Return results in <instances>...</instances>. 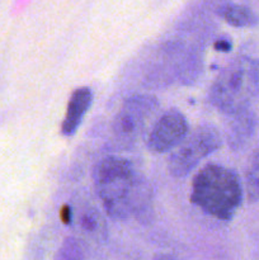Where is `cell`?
Listing matches in <instances>:
<instances>
[{"label": "cell", "instance_id": "7c38bea8", "mask_svg": "<svg viewBox=\"0 0 259 260\" xmlns=\"http://www.w3.org/2000/svg\"><path fill=\"white\" fill-rule=\"evenodd\" d=\"M83 248H81L80 243L74 236H69L58 248L57 254H56L55 260H84Z\"/></svg>", "mask_w": 259, "mask_h": 260}, {"label": "cell", "instance_id": "5b68a950", "mask_svg": "<svg viewBox=\"0 0 259 260\" xmlns=\"http://www.w3.org/2000/svg\"><path fill=\"white\" fill-rule=\"evenodd\" d=\"M159 108V101L151 94H134L119 108L112 123L117 139L134 141L144 131L147 121Z\"/></svg>", "mask_w": 259, "mask_h": 260}, {"label": "cell", "instance_id": "6da1fadb", "mask_svg": "<svg viewBox=\"0 0 259 260\" xmlns=\"http://www.w3.org/2000/svg\"><path fill=\"white\" fill-rule=\"evenodd\" d=\"M93 183L104 211L112 220L134 217L141 223L152 221V187L130 160L119 156L102 159L94 167Z\"/></svg>", "mask_w": 259, "mask_h": 260}, {"label": "cell", "instance_id": "4fadbf2b", "mask_svg": "<svg viewBox=\"0 0 259 260\" xmlns=\"http://www.w3.org/2000/svg\"><path fill=\"white\" fill-rule=\"evenodd\" d=\"M215 47L220 51H229L231 48V43L229 41L222 40V41H217L215 45Z\"/></svg>", "mask_w": 259, "mask_h": 260}, {"label": "cell", "instance_id": "5bb4252c", "mask_svg": "<svg viewBox=\"0 0 259 260\" xmlns=\"http://www.w3.org/2000/svg\"><path fill=\"white\" fill-rule=\"evenodd\" d=\"M154 260H179V259L170 255V254H159V255L155 256Z\"/></svg>", "mask_w": 259, "mask_h": 260}, {"label": "cell", "instance_id": "8992f818", "mask_svg": "<svg viewBox=\"0 0 259 260\" xmlns=\"http://www.w3.org/2000/svg\"><path fill=\"white\" fill-rule=\"evenodd\" d=\"M189 123L178 109H169L157 118L147 137V147L152 152L163 154L177 149L189 135Z\"/></svg>", "mask_w": 259, "mask_h": 260}, {"label": "cell", "instance_id": "52a82bcc", "mask_svg": "<svg viewBox=\"0 0 259 260\" xmlns=\"http://www.w3.org/2000/svg\"><path fill=\"white\" fill-rule=\"evenodd\" d=\"M226 142L233 150H240L248 145L253 137L256 118L251 108L241 109L225 116Z\"/></svg>", "mask_w": 259, "mask_h": 260}, {"label": "cell", "instance_id": "ba28073f", "mask_svg": "<svg viewBox=\"0 0 259 260\" xmlns=\"http://www.w3.org/2000/svg\"><path fill=\"white\" fill-rule=\"evenodd\" d=\"M91 103H93V91L88 86H80L71 93L66 114L61 123V134L63 136L70 137L76 134Z\"/></svg>", "mask_w": 259, "mask_h": 260}, {"label": "cell", "instance_id": "3957f363", "mask_svg": "<svg viewBox=\"0 0 259 260\" xmlns=\"http://www.w3.org/2000/svg\"><path fill=\"white\" fill-rule=\"evenodd\" d=\"M259 96V58L240 56L218 73L210 89V102L223 114L250 108Z\"/></svg>", "mask_w": 259, "mask_h": 260}, {"label": "cell", "instance_id": "9c48e42d", "mask_svg": "<svg viewBox=\"0 0 259 260\" xmlns=\"http://www.w3.org/2000/svg\"><path fill=\"white\" fill-rule=\"evenodd\" d=\"M73 222H76V228L85 238L98 240L107 236V226L104 218L93 206L85 205L78 212H73L71 223Z\"/></svg>", "mask_w": 259, "mask_h": 260}, {"label": "cell", "instance_id": "277c9868", "mask_svg": "<svg viewBox=\"0 0 259 260\" xmlns=\"http://www.w3.org/2000/svg\"><path fill=\"white\" fill-rule=\"evenodd\" d=\"M222 146V137L216 127L210 124L198 126L189 132L187 139L173 150L168 159V170L174 178H183Z\"/></svg>", "mask_w": 259, "mask_h": 260}, {"label": "cell", "instance_id": "8fae6325", "mask_svg": "<svg viewBox=\"0 0 259 260\" xmlns=\"http://www.w3.org/2000/svg\"><path fill=\"white\" fill-rule=\"evenodd\" d=\"M244 193L249 202L259 201V151L249 159L244 177Z\"/></svg>", "mask_w": 259, "mask_h": 260}, {"label": "cell", "instance_id": "30bf717a", "mask_svg": "<svg viewBox=\"0 0 259 260\" xmlns=\"http://www.w3.org/2000/svg\"><path fill=\"white\" fill-rule=\"evenodd\" d=\"M216 13L226 23L236 28H250L259 24V15L250 7L239 3H223L216 8Z\"/></svg>", "mask_w": 259, "mask_h": 260}, {"label": "cell", "instance_id": "7a4b0ae2", "mask_svg": "<svg viewBox=\"0 0 259 260\" xmlns=\"http://www.w3.org/2000/svg\"><path fill=\"white\" fill-rule=\"evenodd\" d=\"M243 196L239 175L223 165H205L192 180L190 201L217 220H231L241 206Z\"/></svg>", "mask_w": 259, "mask_h": 260}]
</instances>
